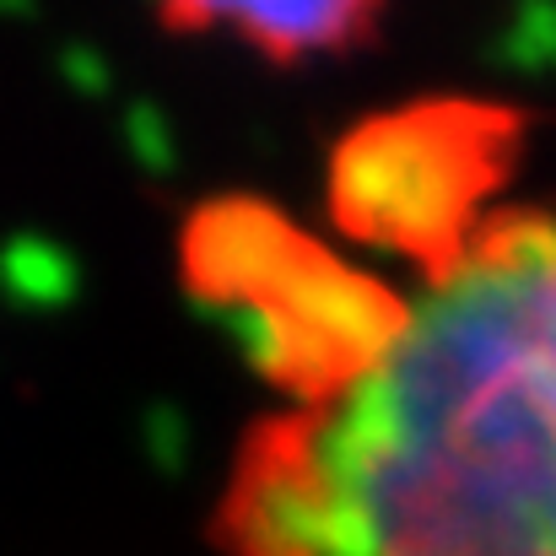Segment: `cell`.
<instances>
[{
    "mask_svg": "<svg viewBox=\"0 0 556 556\" xmlns=\"http://www.w3.org/2000/svg\"><path fill=\"white\" fill-rule=\"evenodd\" d=\"M389 5L378 0H319V5H232V0H179L157 11V33L179 43H222L265 71H314L372 54L383 43Z\"/></svg>",
    "mask_w": 556,
    "mask_h": 556,
    "instance_id": "cell-4",
    "label": "cell"
},
{
    "mask_svg": "<svg viewBox=\"0 0 556 556\" xmlns=\"http://www.w3.org/2000/svg\"><path fill=\"white\" fill-rule=\"evenodd\" d=\"M216 556H556V200L421 265L357 363L260 410Z\"/></svg>",
    "mask_w": 556,
    "mask_h": 556,
    "instance_id": "cell-1",
    "label": "cell"
},
{
    "mask_svg": "<svg viewBox=\"0 0 556 556\" xmlns=\"http://www.w3.org/2000/svg\"><path fill=\"white\" fill-rule=\"evenodd\" d=\"M519 119L481 98H427L357 125L330 157L336 222L410 270L459 249L492 211Z\"/></svg>",
    "mask_w": 556,
    "mask_h": 556,
    "instance_id": "cell-3",
    "label": "cell"
},
{
    "mask_svg": "<svg viewBox=\"0 0 556 556\" xmlns=\"http://www.w3.org/2000/svg\"><path fill=\"white\" fill-rule=\"evenodd\" d=\"M179 260L194 298L254 319L276 394L346 372L389 330L400 287L330 254L314 232L260 200H222L185 222Z\"/></svg>",
    "mask_w": 556,
    "mask_h": 556,
    "instance_id": "cell-2",
    "label": "cell"
}]
</instances>
